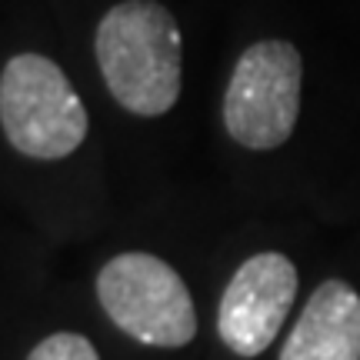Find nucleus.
<instances>
[{
  "label": "nucleus",
  "instance_id": "1",
  "mask_svg": "<svg viewBox=\"0 0 360 360\" xmlns=\"http://www.w3.org/2000/svg\"><path fill=\"white\" fill-rule=\"evenodd\" d=\"M97 64L114 101L137 117H160L180 97L184 40L174 13L154 0H124L97 27Z\"/></svg>",
  "mask_w": 360,
  "mask_h": 360
},
{
  "label": "nucleus",
  "instance_id": "2",
  "mask_svg": "<svg viewBox=\"0 0 360 360\" xmlns=\"http://www.w3.org/2000/svg\"><path fill=\"white\" fill-rule=\"evenodd\" d=\"M0 127L24 157L60 160L87 137V110L51 57L17 53L0 74Z\"/></svg>",
  "mask_w": 360,
  "mask_h": 360
},
{
  "label": "nucleus",
  "instance_id": "3",
  "mask_svg": "<svg viewBox=\"0 0 360 360\" xmlns=\"http://www.w3.org/2000/svg\"><path fill=\"white\" fill-rule=\"evenodd\" d=\"M97 300L117 330L147 347H187L197 337L191 290L167 260L127 250L97 274Z\"/></svg>",
  "mask_w": 360,
  "mask_h": 360
},
{
  "label": "nucleus",
  "instance_id": "4",
  "mask_svg": "<svg viewBox=\"0 0 360 360\" xmlns=\"http://www.w3.org/2000/svg\"><path fill=\"white\" fill-rule=\"evenodd\" d=\"M304 64L294 44L260 40L240 53L224 94V127L247 150H277L300 114Z\"/></svg>",
  "mask_w": 360,
  "mask_h": 360
},
{
  "label": "nucleus",
  "instance_id": "5",
  "mask_svg": "<svg viewBox=\"0 0 360 360\" xmlns=\"http://www.w3.org/2000/svg\"><path fill=\"white\" fill-rule=\"evenodd\" d=\"M297 297V267L277 250L244 260L224 287L217 334L237 357H260L274 344Z\"/></svg>",
  "mask_w": 360,
  "mask_h": 360
},
{
  "label": "nucleus",
  "instance_id": "6",
  "mask_svg": "<svg viewBox=\"0 0 360 360\" xmlns=\"http://www.w3.org/2000/svg\"><path fill=\"white\" fill-rule=\"evenodd\" d=\"M281 360H360V294L347 281H323L310 294Z\"/></svg>",
  "mask_w": 360,
  "mask_h": 360
},
{
  "label": "nucleus",
  "instance_id": "7",
  "mask_svg": "<svg viewBox=\"0 0 360 360\" xmlns=\"http://www.w3.org/2000/svg\"><path fill=\"white\" fill-rule=\"evenodd\" d=\"M27 360H101V354L84 334L60 330V334L44 337L37 347L27 354Z\"/></svg>",
  "mask_w": 360,
  "mask_h": 360
}]
</instances>
